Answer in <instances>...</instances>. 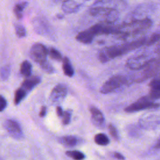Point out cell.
<instances>
[{"label":"cell","mask_w":160,"mask_h":160,"mask_svg":"<svg viewBox=\"0 0 160 160\" xmlns=\"http://www.w3.org/2000/svg\"><path fill=\"white\" fill-rule=\"evenodd\" d=\"M146 42V38H141L122 45L106 47L100 51L98 58L101 62H106L114 58L122 56L129 51L138 48Z\"/></svg>","instance_id":"6da1fadb"},{"label":"cell","mask_w":160,"mask_h":160,"mask_svg":"<svg viewBox=\"0 0 160 160\" xmlns=\"http://www.w3.org/2000/svg\"><path fill=\"white\" fill-rule=\"evenodd\" d=\"M151 26L152 21L149 19L136 20L116 27L114 34L118 35L121 38H126L141 34L147 31Z\"/></svg>","instance_id":"7a4b0ae2"},{"label":"cell","mask_w":160,"mask_h":160,"mask_svg":"<svg viewBox=\"0 0 160 160\" xmlns=\"http://www.w3.org/2000/svg\"><path fill=\"white\" fill-rule=\"evenodd\" d=\"M128 82L126 77L121 75H115L108 79L101 86L100 92L102 94L112 92Z\"/></svg>","instance_id":"3957f363"},{"label":"cell","mask_w":160,"mask_h":160,"mask_svg":"<svg viewBox=\"0 0 160 160\" xmlns=\"http://www.w3.org/2000/svg\"><path fill=\"white\" fill-rule=\"evenodd\" d=\"M159 106V104L153 102L149 96L142 97L125 108L124 111L128 112H138L144 109L156 108Z\"/></svg>","instance_id":"277c9868"},{"label":"cell","mask_w":160,"mask_h":160,"mask_svg":"<svg viewBox=\"0 0 160 160\" xmlns=\"http://www.w3.org/2000/svg\"><path fill=\"white\" fill-rule=\"evenodd\" d=\"M48 54V49L41 43L34 44L30 49V56L31 59L39 65L46 61Z\"/></svg>","instance_id":"5b68a950"},{"label":"cell","mask_w":160,"mask_h":160,"mask_svg":"<svg viewBox=\"0 0 160 160\" xmlns=\"http://www.w3.org/2000/svg\"><path fill=\"white\" fill-rule=\"evenodd\" d=\"M152 60L146 55H139L128 59L126 61V66L131 70H139L144 69Z\"/></svg>","instance_id":"8992f818"},{"label":"cell","mask_w":160,"mask_h":160,"mask_svg":"<svg viewBox=\"0 0 160 160\" xmlns=\"http://www.w3.org/2000/svg\"><path fill=\"white\" fill-rule=\"evenodd\" d=\"M90 14L94 16L104 17L106 21L112 22L117 17V13L113 9L106 7H94L90 9Z\"/></svg>","instance_id":"52a82bcc"},{"label":"cell","mask_w":160,"mask_h":160,"mask_svg":"<svg viewBox=\"0 0 160 160\" xmlns=\"http://www.w3.org/2000/svg\"><path fill=\"white\" fill-rule=\"evenodd\" d=\"M139 126L145 129H154L160 125V116L154 114L144 116L139 120Z\"/></svg>","instance_id":"ba28073f"},{"label":"cell","mask_w":160,"mask_h":160,"mask_svg":"<svg viewBox=\"0 0 160 160\" xmlns=\"http://www.w3.org/2000/svg\"><path fill=\"white\" fill-rule=\"evenodd\" d=\"M67 94V89L62 84H58L54 88L51 95L50 99L52 102H58L61 101Z\"/></svg>","instance_id":"9c48e42d"},{"label":"cell","mask_w":160,"mask_h":160,"mask_svg":"<svg viewBox=\"0 0 160 160\" xmlns=\"http://www.w3.org/2000/svg\"><path fill=\"white\" fill-rule=\"evenodd\" d=\"M5 128L8 132L14 138H19L22 136V131L19 124L13 120L6 121Z\"/></svg>","instance_id":"30bf717a"},{"label":"cell","mask_w":160,"mask_h":160,"mask_svg":"<svg viewBox=\"0 0 160 160\" xmlns=\"http://www.w3.org/2000/svg\"><path fill=\"white\" fill-rule=\"evenodd\" d=\"M95 36L94 33L89 28V29L79 32L76 39L78 41L83 44H90Z\"/></svg>","instance_id":"8fae6325"},{"label":"cell","mask_w":160,"mask_h":160,"mask_svg":"<svg viewBox=\"0 0 160 160\" xmlns=\"http://www.w3.org/2000/svg\"><path fill=\"white\" fill-rule=\"evenodd\" d=\"M80 6V0H66L63 2L62 9L66 13H72L77 11Z\"/></svg>","instance_id":"7c38bea8"},{"label":"cell","mask_w":160,"mask_h":160,"mask_svg":"<svg viewBox=\"0 0 160 160\" xmlns=\"http://www.w3.org/2000/svg\"><path fill=\"white\" fill-rule=\"evenodd\" d=\"M91 114L92 122L98 126H101L104 122V118L102 113L96 107L91 106L89 108Z\"/></svg>","instance_id":"4fadbf2b"},{"label":"cell","mask_w":160,"mask_h":160,"mask_svg":"<svg viewBox=\"0 0 160 160\" xmlns=\"http://www.w3.org/2000/svg\"><path fill=\"white\" fill-rule=\"evenodd\" d=\"M40 78L38 76H28L23 81L21 88L28 92L38 85L40 82Z\"/></svg>","instance_id":"5bb4252c"},{"label":"cell","mask_w":160,"mask_h":160,"mask_svg":"<svg viewBox=\"0 0 160 160\" xmlns=\"http://www.w3.org/2000/svg\"><path fill=\"white\" fill-rule=\"evenodd\" d=\"M62 70L64 74L69 77H72L74 74V69L69 59L67 57L62 59Z\"/></svg>","instance_id":"9a60e30c"},{"label":"cell","mask_w":160,"mask_h":160,"mask_svg":"<svg viewBox=\"0 0 160 160\" xmlns=\"http://www.w3.org/2000/svg\"><path fill=\"white\" fill-rule=\"evenodd\" d=\"M32 70V65L28 61H24L20 66V72L21 74L25 76L28 77L30 76L31 74Z\"/></svg>","instance_id":"2e32d148"},{"label":"cell","mask_w":160,"mask_h":160,"mask_svg":"<svg viewBox=\"0 0 160 160\" xmlns=\"http://www.w3.org/2000/svg\"><path fill=\"white\" fill-rule=\"evenodd\" d=\"M28 3L27 2H21L16 4L14 8L13 12L17 19H21L22 17V12L28 6Z\"/></svg>","instance_id":"e0dca14e"},{"label":"cell","mask_w":160,"mask_h":160,"mask_svg":"<svg viewBox=\"0 0 160 160\" xmlns=\"http://www.w3.org/2000/svg\"><path fill=\"white\" fill-rule=\"evenodd\" d=\"M61 142L64 146L66 147L71 148V147L75 146L77 144L78 140L74 136H66L61 138Z\"/></svg>","instance_id":"ac0fdd59"},{"label":"cell","mask_w":160,"mask_h":160,"mask_svg":"<svg viewBox=\"0 0 160 160\" xmlns=\"http://www.w3.org/2000/svg\"><path fill=\"white\" fill-rule=\"evenodd\" d=\"M94 142L98 145L106 146L109 143V139L106 134L99 133L94 136Z\"/></svg>","instance_id":"d6986e66"},{"label":"cell","mask_w":160,"mask_h":160,"mask_svg":"<svg viewBox=\"0 0 160 160\" xmlns=\"http://www.w3.org/2000/svg\"><path fill=\"white\" fill-rule=\"evenodd\" d=\"M27 91L24 90L22 88H19L18 89L14 94V102L15 104H18L26 96Z\"/></svg>","instance_id":"ffe728a7"},{"label":"cell","mask_w":160,"mask_h":160,"mask_svg":"<svg viewBox=\"0 0 160 160\" xmlns=\"http://www.w3.org/2000/svg\"><path fill=\"white\" fill-rule=\"evenodd\" d=\"M66 154L74 160H83L85 158V155L79 151H68Z\"/></svg>","instance_id":"44dd1931"},{"label":"cell","mask_w":160,"mask_h":160,"mask_svg":"<svg viewBox=\"0 0 160 160\" xmlns=\"http://www.w3.org/2000/svg\"><path fill=\"white\" fill-rule=\"evenodd\" d=\"M48 54L52 59L56 61H60L63 59L61 52L54 48H50L49 49H48Z\"/></svg>","instance_id":"7402d4cb"},{"label":"cell","mask_w":160,"mask_h":160,"mask_svg":"<svg viewBox=\"0 0 160 160\" xmlns=\"http://www.w3.org/2000/svg\"><path fill=\"white\" fill-rule=\"evenodd\" d=\"M14 29H15V32L18 37L22 38L26 36V31L25 28L19 24H16L14 25Z\"/></svg>","instance_id":"603a6c76"},{"label":"cell","mask_w":160,"mask_h":160,"mask_svg":"<svg viewBox=\"0 0 160 160\" xmlns=\"http://www.w3.org/2000/svg\"><path fill=\"white\" fill-rule=\"evenodd\" d=\"M39 66H41L42 69H43V71H44L47 73H52L54 72L53 67L51 66V64L48 61L44 62Z\"/></svg>","instance_id":"cb8c5ba5"},{"label":"cell","mask_w":160,"mask_h":160,"mask_svg":"<svg viewBox=\"0 0 160 160\" xmlns=\"http://www.w3.org/2000/svg\"><path fill=\"white\" fill-rule=\"evenodd\" d=\"M149 86L152 89H160V75L154 78L150 82Z\"/></svg>","instance_id":"d4e9b609"},{"label":"cell","mask_w":160,"mask_h":160,"mask_svg":"<svg viewBox=\"0 0 160 160\" xmlns=\"http://www.w3.org/2000/svg\"><path fill=\"white\" fill-rule=\"evenodd\" d=\"M10 74V67L9 66H5L1 69V76L3 79H6Z\"/></svg>","instance_id":"484cf974"},{"label":"cell","mask_w":160,"mask_h":160,"mask_svg":"<svg viewBox=\"0 0 160 160\" xmlns=\"http://www.w3.org/2000/svg\"><path fill=\"white\" fill-rule=\"evenodd\" d=\"M108 129H109V132L110 133V134L111 135V136L116 139L118 140L119 139V135H118V131L116 129V128H115V126H114L112 124H109L108 126Z\"/></svg>","instance_id":"4316f807"},{"label":"cell","mask_w":160,"mask_h":160,"mask_svg":"<svg viewBox=\"0 0 160 160\" xmlns=\"http://www.w3.org/2000/svg\"><path fill=\"white\" fill-rule=\"evenodd\" d=\"M71 113L69 111H64L63 113V115L62 116V122L63 124L66 125L69 124L71 120Z\"/></svg>","instance_id":"83f0119b"},{"label":"cell","mask_w":160,"mask_h":160,"mask_svg":"<svg viewBox=\"0 0 160 160\" xmlns=\"http://www.w3.org/2000/svg\"><path fill=\"white\" fill-rule=\"evenodd\" d=\"M160 39V34L158 33H154L149 39L148 41L147 42V45H151L158 41Z\"/></svg>","instance_id":"f1b7e54d"},{"label":"cell","mask_w":160,"mask_h":160,"mask_svg":"<svg viewBox=\"0 0 160 160\" xmlns=\"http://www.w3.org/2000/svg\"><path fill=\"white\" fill-rule=\"evenodd\" d=\"M7 106V102L5 98L0 95V112L2 111Z\"/></svg>","instance_id":"f546056e"},{"label":"cell","mask_w":160,"mask_h":160,"mask_svg":"<svg viewBox=\"0 0 160 160\" xmlns=\"http://www.w3.org/2000/svg\"><path fill=\"white\" fill-rule=\"evenodd\" d=\"M56 112H57V115L59 117H62L63 115V113H64L62 108L60 106H58L56 108Z\"/></svg>","instance_id":"4dcf8cb0"},{"label":"cell","mask_w":160,"mask_h":160,"mask_svg":"<svg viewBox=\"0 0 160 160\" xmlns=\"http://www.w3.org/2000/svg\"><path fill=\"white\" fill-rule=\"evenodd\" d=\"M114 156L116 159H119V160H124L125 159V158L124 157V156H122L121 153L119 152H115L114 153Z\"/></svg>","instance_id":"1f68e13d"},{"label":"cell","mask_w":160,"mask_h":160,"mask_svg":"<svg viewBox=\"0 0 160 160\" xmlns=\"http://www.w3.org/2000/svg\"><path fill=\"white\" fill-rule=\"evenodd\" d=\"M46 112V108L45 106H42L40 112H39V116L40 117H44Z\"/></svg>","instance_id":"d6a6232c"},{"label":"cell","mask_w":160,"mask_h":160,"mask_svg":"<svg viewBox=\"0 0 160 160\" xmlns=\"http://www.w3.org/2000/svg\"><path fill=\"white\" fill-rule=\"evenodd\" d=\"M156 148H160V138L158 139V141H157V143L155 146Z\"/></svg>","instance_id":"836d02e7"},{"label":"cell","mask_w":160,"mask_h":160,"mask_svg":"<svg viewBox=\"0 0 160 160\" xmlns=\"http://www.w3.org/2000/svg\"><path fill=\"white\" fill-rule=\"evenodd\" d=\"M64 1H66V0H64Z\"/></svg>","instance_id":"e575fe53"}]
</instances>
